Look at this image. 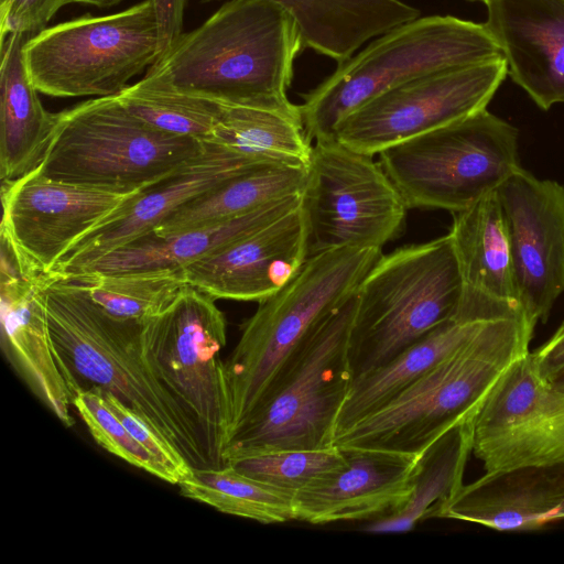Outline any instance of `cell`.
<instances>
[{
    "label": "cell",
    "mask_w": 564,
    "mask_h": 564,
    "mask_svg": "<svg viewBox=\"0 0 564 564\" xmlns=\"http://www.w3.org/2000/svg\"><path fill=\"white\" fill-rule=\"evenodd\" d=\"M55 273L25 275L1 245L0 312L4 356L31 391L66 426L74 424L72 399L54 358L46 289Z\"/></svg>",
    "instance_id": "19"
},
{
    "label": "cell",
    "mask_w": 564,
    "mask_h": 564,
    "mask_svg": "<svg viewBox=\"0 0 564 564\" xmlns=\"http://www.w3.org/2000/svg\"><path fill=\"white\" fill-rule=\"evenodd\" d=\"M529 352L508 368L475 416L473 453L486 471L564 468V391L535 373Z\"/></svg>",
    "instance_id": "15"
},
{
    "label": "cell",
    "mask_w": 564,
    "mask_h": 564,
    "mask_svg": "<svg viewBox=\"0 0 564 564\" xmlns=\"http://www.w3.org/2000/svg\"><path fill=\"white\" fill-rule=\"evenodd\" d=\"M306 177L307 166L260 165L188 202L153 232L164 236L241 217L276 199L302 193Z\"/></svg>",
    "instance_id": "29"
},
{
    "label": "cell",
    "mask_w": 564,
    "mask_h": 564,
    "mask_svg": "<svg viewBox=\"0 0 564 564\" xmlns=\"http://www.w3.org/2000/svg\"><path fill=\"white\" fill-rule=\"evenodd\" d=\"M72 405L99 446L134 467L173 485L170 473L130 434L107 404L99 388L76 393L72 398Z\"/></svg>",
    "instance_id": "35"
},
{
    "label": "cell",
    "mask_w": 564,
    "mask_h": 564,
    "mask_svg": "<svg viewBox=\"0 0 564 564\" xmlns=\"http://www.w3.org/2000/svg\"><path fill=\"white\" fill-rule=\"evenodd\" d=\"M518 137L516 127L485 108L378 155L408 208L456 213L497 191L521 166Z\"/></svg>",
    "instance_id": "9"
},
{
    "label": "cell",
    "mask_w": 564,
    "mask_h": 564,
    "mask_svg": "<svg viewBox=\"0 0 564 564\" xmlns=\"http://www.w3.org/2000/svg\"><path fill=\"white\" fill-rule=\"evenodd\" d=\"M227 465L294 495L336 475L345 467L346 458L339 447L333 446L269 452L239 458Z\"/></svg>",
    "instance_id": "34"
},
{
    "label": "cell",
    "mask_w": 564,
    "mask_h": 564,
    "mask_svg": "<svg viewBox=\"0 0 564 564\" xmlns=\"http://www.w3.org/2000/svg\"><path fill=\"white\" fill-rule=\"evenodd\" d=\"M529 356L533 370L542 380L551 383L564 373V322Z\"/></svg>",
    "instance_id": "38"
},
{
    "label": "cell",
    "mask_w": 564,
    "mask_h": 564,
    "mask_svg": "<svg viewBox=\"0 0 564 564\" xmlns=\"http://www.w3.org/2000/svg\"><path fill=\"white\" fill-rule=\"evenodd\" d=\"M205 145L153 129L117 95L96 97L57 112L34 170L51 181L132 195L174 173Z\"/></svg>",
    "instance_id": "7"
},
{
    "label": "cell",
    "mask_w": 564,
    "mask_h": 564,
    "mask_svg": "<svg viewBox=\"0 0 564 564\" xmlns=\"http://www.w3.org/2000/svg\"><path fill=\"white\" fill-rule=\"evenodd\" d=\"M490 321L454 316L384 365L355 378L336 435L393 400Z\"/></svg>",
    "instance_id": "27"
},
{
    "label": "cell",
    "mask_w": 564,
    "mask_h": 564,
    "mask_svg": "<svg viewBox=\"0 0 564 564\" xmlns=\"http://www.w3.org/2000/svg\"><path fill=\"white\" fill-rule=\"evenodd\" d=\"M502 57L485 23L419 17L375 37L304 96L311 141L334 140L338 123L380 94L417 77Z\"/></svg>",
    "instance_id": "5"
},
{
    "label": "cell",
    "mask_w": 564,
    "mask_h": 564,
    "mask_svg": "<svg viewBox=\"0 0 564 564\" xmlns=\"http://www.w3.org/2000/svg\"><path fill=\"white\" fill-rule=\"evenodd\" d=\"M207 141L261 162L296 166L308 165L313 148L301 116L223 104Z\"/></svg>",
    "instance_id": "30"
},
{
    "label": "cell",
    "mask_w": 564,
    "mask_h": 564,
    "mask_svg": "<svg viewBox=\"0 0 564 564\" xmlns=\"http://www.w3.org/2000/svg\"><path fill=\"white\" fill-rule=\"evenodd\" d=\"M345 467L329 479L294 494L295 520L326 524L386 516L412 491L419 455L365 447H339Z\"/></svg>",
    "instance_id": "22"
},
{
    "label": "cell",
    "mask_w": 564,
    "mask_h": 564,
    "mask_svg": "<svg viewBox=\"0 0 564 564\" xmlns=\"http://www.w3.org/2000/svg\"><path fill=\"white\" fill-rule=\"evenodd\" d=\"M122 0H66V4L68 3H85V4H91L96 6L98 8H110L118 3H120Z\"/></svg>",
    "instance_id": "40"
},
{
    "label": "cell",
    "mask_w": 564,
    "mask_h": 564,
    "mask_svg": "<svg viewBox=\"0 0 564 564\" xmlns=\"http://www.w3.org/2000/svg\"><path fill=\"white\" fill-rule=\"evenodd\" d=\"M473 1H481V2H484L485 4H487L490 0H473Z\"/></svg>",
    "instance_id": "42"
},
{
    "label": "cell",
    "mask_w": 564,
    "mask_h": 564,
    "mask_svg": "<svg viewBox=\"0 0 564 564\" xmlns=\"http://www.w3.org/2000/svg\"><path fill=\"white\" fill-rule=\"evenodd\" d=\"M485 22L507 75L543 110L564 104V0H490Z\"/></svg>",
    "instance_id": "21"
},
{
    "label": "cell",
    "mask_w": 564,
    "mask_h": 564,
    "mask_svg": "<svg viewBox=\"0 0 564 564\" xmlns=\"http://www.w3.org/2000/svg\"><path fill=\"white\" fill-rule=\"evenodd\" d=\"M181 495L227 514L261 523L295 520L294 495L250 477L231 465L193 468Z\"/></svg>",
    "instance_id": "31"
},
{
    "label": "cell",
    "mask_w": 564,
    "mask_h": 564,
    "mask_svg": "<svg viewBox=\"0 0 564 564\" xmlns=\"http://www.w3.org/2000/svg\"><path fill=\"white\" fill-rule=\"evenodd\" d=\"M302 47L295 20L279 4L228 0L203 24L182 33L144 76L218 104L301 116L288 89Z\"/></svg>",
    "instance_id": "1"
},
{
    "label": "cell",
    "mask_w": 564,
    "mask_h": 564,
    "mask_svg": "<svg viewBox=\"0 0 564 564\" xmlns=\"http://www.w3.org/2000/svg\"><path fill=\"white\" fill-rule=\"evenodd\" d=\"M46 312L54 358L70 399L93 388L108 391L173 444L193 468L214 467L197 424L143 355L142 322L111 315L56 274L46 289Z\"/></svg>",
    "instance_id": "2"
},
{
    "label": "cell",
    "mask_w": 564,
    "mask_h": 564,
    "mask_svg": "<svg viewBox=\"0 0 564 564\" xmlns=\"http://www.w3.org/2000/svg\"><path fill=\"white\" fill-rule=\"evenodd\" d=\"M555 388L564 391V373L557 377L553 382H551Z\"/></svg>",
    "instance_id": "41"
},
{
    "label": "cell",
    "mask_w": 564,
    "mask_h": 564,
    "mask_svg": "<svg viewBox=\"0 0 564 564\" xmlns=\"http://www.w3.org/2000/svg\"><path fill=\"white\" fill-rule=\"evenodd\" d=\"M453 215L448 235L463 285L455 315L480 319L525 315L518 297L508 229L497 192Z\"/></svg>",
    "instance_id": "20"
},
{
    "label": "cell",
    "mask_w": 564,
    "mask_h": 564,
    "mask_svg": "<svg viewBox=\"0 0 564 564\" xmlns=\"http://www.w3.org/2000/svg\"><path fill=\"white\" fill-rule=\"evenodd\" d=\"M107 404L120 419L130 434L148 449L170 473L173 485L187 478L193 467L163 435L156 432L139 413L108 391L100 389Z\"/></svg>",
    "instance_id": "36"
},
{
    "label": "cell",
    "mask_w": 564,
    "mask_h": 564,
    "mask_svg": "<svg viewBox=\"0 0 564 564\" xmlns=\"http://www.w3.org/2000/svg\"><path fill=\"white\" fill-rule=\"evenodd\" d=\"M30 37L13 33L1 42V183L13 182L40 164L56 124L57 113L43 107L25 67L23 46Z\"/></svg>",
    "instance_id": "25"
},
{
    "label": "cell",
    "mask_w": 564,
    "mask_h": 564,
    "mask_svg": "<svg viewBox=\"0 0 564 564\" xmlns=\"http://www.w3.org/2000/svg\"><path fill=\"white\" fill-rule=\"evenodd\" d=\"M462 289L448 234L382 253L357 289L349 338L354 379L454 317Z\"/></svg>",
    "instance_id": "8"
},
{
    "label": "cell",
    "mask_w": 564,
    "mask_h": 564,
    "mask_svg": "<svg viewBox=\"0 0 564 564\" xmlns=\"http://www.w3.org/2000/svg\"><path fill=\"white\" fill-rule=\"evenodd\" d=\"M302 204L183 268L187 284L215 300L261 302L285 286L308 258Z\"/></svg>",
    "instance_id": "18"
},
{
    "label": "cell",
    "mask_w": 564,
    "mask_h": 564,
    "mask_svg": "<svg viewBox=\"0 0 564 564\" xmlns=\"http://www.w3.org/2000/svg\"><path fill=\"white\" fill-rule=\"evenodd\" d=\"M148 126L164 133L207 141L218 122L221 104L160 85L144 76L117 95Z\"/></svg>",
    "instance_id": "33"
},
{
    "label": "cell",
    "mask_w": 564,
    "mask_h": 564,
    "mask_svg": "<svg viewBox=\"0 0 564 564\" xmlns=\"http://www.w3.org/2000/svg\"><path fill=\"white\" fill-rule=\"evenodd\" d=\"M381 256L380 248L348 246L311 256L285 286L259 302L225 361L228 440L265 401L312 329L357 291Z\"/></svg>",
    "instance_id": "4"
},
{
    "label": "cell",
    "mask_w": 564,
    "mask_h": 564,
    "mask_svg": "<svg viewBox=\"0 0 564 564\" xmlns=\"http://www.w3.org/2000/svg\"><path fill=\"white\" fill-rule=\"evenodd\" d=\"M534 328L525 315L488 322L393 400L338 433L334 446L419 455L478 412L508 368L530 351Z\"/></svg>",
    "instance_id": "3"
},
{
    "label": "cell",
    "mask_w": 564,
    "mask_h": 564,
    "mask_svg": "<svg viewBox=\"0 0 564 564\" xmlns=\"http://www.w3.org/2000/svg\"><path fill=\"white\" fill-rule=\"evenodd\" d=\"M152 0L123 11L85 14L45 28L23 46L28 74L39 93L55 98L106 97L159 57Z\"/></svg>",
    "instance_id": "10"
},
{
    "label": "cell",
    "mask_w": 564,
    "mask_h": 564,
    "mask_svg": "<svg viewBox=\"0 0 564 564\" xmlns=\"http://www.w3.org/2000/svg\"><path fill=\"white\" fill-rule=\"evenodd\" d=\"M357 291L307 335L265 401L230 435L228 463L269 452L334 446L354 372L349 338Z\"/></svg>",
    "instance_id": "6"
},
{
    "label": "cell",
    "mask_w": 564,
    "mask_h": 564,
    "mask_svg": "<svg viewBox=\"0 0 564 564\" xmlns=\"http://www.w3.org/2000/svg\"><path fill=\"white\" fill-rule=\"evenodd\" d=\"M215 301L186 284L163 311L142 322L141 337L150 368L197 424L216 468L225 466L229 404L220 357L227 324Z\"/></svg>",
    "instance_id": "11"
},
{
    "label": "cell",
    "mask_w": 564,
    "mask_h": 564,
    "mask_svg": "<svg viewBox=\"0 0 564 564\" xmlns=\"http://www.w3.org/2000/svg\"><path fill=\"white\" fill-rule=\"evenodd\" d=\"M152 2L156 14L160 35V57L183 33L186 0H152Z\"/></svg>",
    "instance_id": "39"
},
{
    "label": "cell",
    "mask_w": 564,
    "mask_h": 564,
    "mask_svg": "<svg viewBox=\"0 0 564 564\" xmlns=\"http://www.w3.org/2000/svg\"><path fill=\"white\" fill-rule=\"evenodd\" d=\"M65 4L66 0H1V42L13 33L37 34Z\"/></svg>",
    "instance_id": "37"
},
{
    "label": "cell",
    "mask_w": 564,
    "mask_h": 564,
    "mask_svg": "<svg viewBox=\"0 0 564 564\" xmlns=\"http://www.w3.org/2000/svg\"><path fill=\"white\" fill-rule=\"evenodd\" d=\"M375 155L338 140L316 141L302 208L308 257L339 248H380L402 232L408 206Z\"/></svg>",
    "instance_id": "12"
},
{
    "label": "cell",
    "mask_w": 564,
    "mask_h": 564,
    "mask_svg": "<svg viewBox=\"0 0 564 564\" xmlns=\"http://www.w3.org/2000/svg\"><path fill=\"white\" fill-rule=\"evenodd\" d=\"M476 414L458 421L419 454L409 499L395 511L376 518L366 531L406 532L419 521L440 518L464 485V471L473 453Z\"/></svg>",
    "instance_id": "28"
},
{
    "label": "cell",
    "mask_w": 564,
    "mask_h": 564,
    "mask_svg": "<svg viewBox=\"0 0 564 564\" xmlns=\"http://www.w3.org/2000/svg\"><path fill=\"white\" fill-rule=\"evenodd\" d=\"M440 518L497 531L536 530L564 520V468L520 467L486 471L463 485Z\"/></svg>",
    "instance_id": "23"
},
{
    "label": "cell",
    "mask_w": 564,
    "mask_h": 564,
    "mask_svg": "<svg viewBox=\"0 0 564 564\" xmlns=\"http://www.w3.org/2000/svg\"><path fill=\"white\" fill-rule=\"evenodd\" d=\"M132 195L51 181L33 170L1 183V243L9 248L21 273H52L73 245Z\"/></svg>",
    "instance_id": "14"
},
{
    "label": "cell",
    "mask_w": 564,
    "mask_h": 564,
    "mask_svg": "<svg viewBox=\"0 0 564 564\" xmlns=\"http://www.w3.org/2000/svg\"><path fill=\"white\" fill-rule=\"evenodd\" d=\"M263 164L218 143L204 150L171 175L132 195L109 219L73 245L53 272L72 273L161 225L182 206L228 180ZM275 164V163H274Z\"/></svg>",
    "instance_id": "17"
},
{
    "label": "cell",
    "mask_w": 564,
    "mask_h": 564,
    "mask_svg": "<svg viewBox=\"0 0 564 564\" xmlns=\"http://www.w3.org/2000/svg\"><path fill=\"white\" fill-rule=\"evenodd\" d=\"M301 204L302 193H296L269 203L241 217L214 225L164 236L151 231L68 274L183 269L236 239L283 217L300 207Z\"/></svg>",
    "instance_id": "24"
},
{
    "label": "cell",
    "mask_w": 564,
    "mask_h": 564,
    "mask_svg": "<svg viewBox=\"0 0 564 564\" xmlns=\"http://www.w3.org/2000/svg\"><path fill=\"white\" fill-rule=\"evenodd\" d=\"M496 192L521 307L532 324L545 323L564 293V185L520 166Z\"/></svg>",
    "instance_id": "16"
},
{
    "label": "cell",
    "mask_w": 564,
    "mask_h": 564,
    "mask_svg": "<svg viewBox=\"0 0 564 564\" xmlns=\"http://www.w3.org/2000/svg\"><path fill=\"white\" fill-rule=\"evenodd\" d=\"M506 76L502 56L417 77L349 113L338 123L335 138L352 150L376 155L487 108Z\"/></svg>",
    "instance_id": "13"
},
{
    "label": "cell",
    "mask_w": 564,
    "mask_h": 564,
    "mask_svg": "<svg viewBox=\"0 0 564 564\" xmlns=\"http://www.w3.org/2000/svg\"><path fill=\"white\" fill-rule=\"evenodd\" d=\"M84 290L111 315L143 322L163 311L187 284L183 269L58 275Z\"/></svg>",
    "instance_id": "32"
},
{
    "label": "cell",
    "mask_w": 564,
    "mask_h": 564,
    "mask_svg": "<svg viewBox=\"0 0 564 564\" xmlns=\"http://www.w3.org/2000/svg\"><path fill=\"white\" fill-rule=\"evenodd\" d=\"M269 1L293 17L304 47L338 63L350 57L369 40L421 15L419 9L401 0Z\"/></svg>",
    "instance_id": "26"
}]
</instances>
